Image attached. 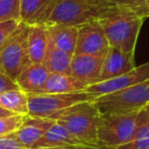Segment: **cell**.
I'll list each match as a JSON object with an SVG mask.
<instances>
[{"label": "cell", "instance_id": "obj_1", "mask_svg": "<svg viewBox=\"0 0 149 149\" xmlns=\"http://www.w3.org/2000/svg\"><path fill=\"white\" fill-rule=\"evenodd\" d=\"M143 19L144 17L130 7L116 5L98 22L110 47L125 53H134Z\"/></svg>", "mask_w": 149, "mask_h": 149}, {"label": "cell", "instance_id": "obj_2", "mask_svg": "<svg viewBox=\"0 0 149 149\" xmlns=\"http://www.w3.org/2000/svg\"><path fill=\"white\" fill-rule=\"evenodd\" d=\"M100 112L93 101H86L64 108L51 116V120L65 128L84 145H99L97 126Z\"/></svg>", "mask_w": 149, "mask_h": 149}, {"label": "cell", "instance_id": "obj_3", "mask_svg": "<svg viewBox=\"0 0 149 149\" xmlns=\"http://www.w3.org/2000/svg\"><path fill=\"white\" fill-rule=\"evenodd\" d=\"M114 6L109 0H57L45 26L61 24L80 27L99 21Z\"/></svg>", "mask_w": 149, "mask_h": 149}, {"label": "cell", "instance_id": "obj_4", "mask_svg": "<svg viewBox=\"0 0 149 149\" xmlns=\"http://www.w3.org/2000/svg\"><path fill=\"white\" fill-rule=\"evenodd\" d=\"M139 111L129 113H100L97 126L98 144L116 148L134 139L138 128Z\"/></svg>", "mask_w": 149, "mask_h": 149}, {"label": "cell", "instance_id": "obj_5", "mask_svg": "<svg viewBox=\"0 0 149 149\" xmlns=\"http://www.w3.org/2000/svg\"><path fill=\"white\" fill-rule=\"evenodd\" d=\"M93 102L101 114L140 111L149 104V81L102 95Z\"/></svg>", "mask_w": 149, "mask_h": 149}, {"label": "cell", "instance_id": "obj_6", "mask_svg": "<svg viewBox=\"0 0 149 149\" xmlns=\"http://www.w3.org/2000/svg\"><path fill=\"white\" fill-rule=\"evenodd\" d=\"M29 28V25L21 22L17 30L0 44V70L15 82L30 63L28 54Z\"/></svg>", "mask_w": 149, "mask_h": 149}, {"label": "cell", "instance_id": "obj_7", "mask_svg": "<svg viewBox=\"0 0 149 149\" xmlns=\"http://www.w3.org/2000/svg\"><path fill=\"white\" fill-rule=\"evenodd\" d=\"M29 113L35 118H49L56 112L70 107L74 104L86 101H93L96 97L88 92L76 93H30Z\"/></svg>", "mask_w": 149, "mask_h": 149}, {"label": "cell", "instance_id": "obj_8", "mask_svg": "<svg viewBox=\"0 0 149 149\" xmlns=\"http://www.w3.org/2000/svg\"><path fill=\"white\" fill-rule=\"evenodd\" d=\"M108 48L109 44L107 38L98 21L78 27V39L74 54L105 55Z\"/></svg>", "mask_w": 149, "mask_h": 149}, {"label": "cell", "instance_id": "obj_9", "mask_svg": "<svg viewBox=\"0 0 149 149\" xmlns=\"http://www.w3.org/2000/svg\"><path fill=\"white\" fill-rule=\"evenodd\" d=\"M146 81H149V61L140 66H135L132 70L118 78L88 86L85 92H88L97 98Z\"/></svg>", "mask_w": 149, "mask_h": 149}, {"label": "cell", "instance_id": "obj_10", "mask_svg": "<svg viewBox=\"0 0 149 149\" xmlns=\"http://www.w3.org/2000/svg\"><path fill=\"white\" fill-rule=\"evenodd\" d=\"M105 55L74 54L70 63V74L85 85L90 86L99 82Z\"/></svg>", "mask_w": 149, "mask_h": 149}, {"label": "cell", "instance_id": "obj_11", "mask_svg": "<svg viewBox=\"0 0 149 149\" xmlns=\"http://www.w3.org/2000/svg\"><path fill=\"white\" fill-rule=\"evenodd\" d=\"M134 68V53H125L109 46L104 57L102 72L98 83L123 76Z\"/></svg>", "mask_w": 149, "mask_h": 149}, {"label": "cell", "instance_id": "obj_12", "mask_svg": "<svg viewBox=\"0 0 149 149\" xmlns=\"http://www.w3.org/2000/svg\"><path fill=\"white\" fill-rule=\"evenodd\" d=\"M53 122L54 120L51 118H42L27 116L22 126L13 133H11V135L23 147L32 149L40 140V138L47 132Z\"/></svg>", "mask_w": 149, "mask_h": 149}, {"label": "cell", "instance_id": "obj_13", "mask_svg": "<svg viewBox=\"0 0 149 149\" xmlns=\"http://www.w3.org/2000/svg\"><path fill=\"white\" fill-rule=\"evenodd\" d=\"M57 0H21V22L29 26L46 25Z\"/></svg>", "mask_w": 149, "mask_h": 149}, {"label": "cell", "instance_id": "obj_14", "mask_svg": "<svg viewBox=\"0 0 149 149\" xmlns=\"http://www.w3.org/2000/svg\"><path fill=\"white\" fill-rule=\"evenodd\" d=\"M50 72L42 63L30 62L17 77V87L27 94L42 93Z\"/></svg>", "mask_w": 149, "mask_h": 149}, {"label": "cell", "instance_id": "obj_15", "mask_svg": "<svg viewBox=\"0 0 149 149\" xmlns=\"http://www.w3.org/2000/svg\"><path fill=\"white\" fill-rule=\"evenodd\" d=\"M48 38L55 47L74 56L78 39V27L68 25H48Z\"/></svg>", "mask_w": 149, "mask_h": 149}, {"label": "cell", "instance_id": "obj_16", "mask_svg": "<svg viewBox=\"0 0 149 149\" xmlns=\"http://www.w3.org/2000/svg\"><path fill=\"white\" fill-rule=\"evenodd\" d=\"M84 145L79 139L72 135L65 128L60 126L54 120L47 132L40 138L33 148H45V147H65ZM32 148V149H33Z\"/></svg>", "mask_w": 149, "mask_h": 149}, {"label": "cell", "instance_id": "obj_17", "mask_svg": "<svg viewBox=\"0 0 149 149\" xmlns=\"http://www.w3.org/2000/svg\"><path fill=\"white\" fill-rule=\"evenodd\" d=\"M48 46V32L45 25H32L28 34V54L30 62L42 63Z\"/></svg>", "mask_w": 149, "mask_h": 149}, {"label": "cell", "instance_id": "obj_18", "mask_svg": "<svg viewBox=\"0 0 149 149\" xmlns=\"http://www.w3.org/2000/svg\"><path fill=\"white\" fill-rule=\"evenodd\" d=\"M87 85L72 74H49L42 93H76L85 92Z\"/></svg>", "mask_w": 149, "mask_h": 149}, {"label": "cell", "instance_id": "obj_19", "mask_svg": "<svg viewBox=\"0 0 149 149\" xmlns=\"http://www.w3.org/2000/svg\"><path fill=\"white\" fill-rule=\"evenodd\" d=\"M72 56L66 52L58 49L51 43L48 38V46L43 64L50 74H70V63Z\"/></svg>", "mask_w": 149, "mask_h": 149}, {"label": "cell", "instance_id": "obj_20", "mask_svg": "<svg viewBox=\"0 0 149 149\" xmlns=\"http://www.w3.org/2000/svg\"><path fill=\"white\" fill-rule=\"evenodd\" d=\"M0 106L15 114L28 116L29 113L28 94L19 88L2 92L0 93Z\"/></svg>", "mask_w": 149, "mask_h": 149}, {"label": "cell", "instance_id": "obj_21", "mask_svg": "<svg viewBox=\"0 0 149 149\" xmlns=\"http://www.w3.org/2000/svg\"><path fill=\"white\" fill-rule=\"evenodd\" d=\"M113 149H149V118L144 109L139 111L138 128L134 139Z\"/></svg>", "mask_w": 149, "mask_h": 149}, {"label": "cell", "instance_id": "obj_22", "mask_svg": "<svg viewBox=\"0 0 149 149\" xmlns=\"http://www.w3.org/2000/svg\"><path fill=\"white\" fill-rule=\"evenodd\" d=\"M21 22V0H0V23Z\"/></svg>", "mask_w": 149, "mask_h": 149}, {"label": "cell", "instance_id": "obj_23", "mask_svg": "<svg viewBox=\"0 0 149 149\" xmlns=\"http://www.w3.org/2000/svg\"><path fill=\"white\" fill-rule=\"evenodd\" d=\"M27 116H15L0 118V136L9 135L19 128Z\"/></svg>", "mask_w": 149, "mask_h": 149}, {"label": "cell", "instance_id": "obj_24", "mask_svg": "<svg viewBox=\"0 0 149 149\" xmlns=\"http://www.w3.org/2000/svg\"><path fill=\"white\" fill-rule=\"evenodd\" d=\"M19 23L21 22L17 21H5L0 23V44L17 30Z\"/></svg>", "mask_w": 149, "mask_h": 149}, {"label": "cell", "instance_id": "obj_25", "mask_svg": "<svg viewBox=\"0 0 149 149\" xmlns=\"http://www.w3.org/2000/svg\"><path fill=\"white\" fill-rule=\"evenodd\" d=\"M0 149H27L23 147L11 134L0 136Z\"/></svg>", "mask_w": 149, "mask_h": 149}, {"label": "cell", "instance_id": "obj_26", "mask_svg": "<svg viewBox=\"0 0 149 149\" xmlns=\"http://www.w3.org/2000/svg\"><path fill=\"white\" fill-rule=\"evenodd\" d=\"M17 85L13 80H11L8 76L4 74L2 70H0V93H2L7 90L17 89Z\"/></svg>", "mask_w": 149, "mask_h": 149}, {"label": "cell", "instance_id": "obj_27", "mask_svg": "<svg viewBox=\"0 0 149 149\" xmlns=\"http://www.w3.org/2000/svg\"><path fill=\"white\" fill-rule=\"evenodd\" d=\"M109 1H111L113 4L118 5V6L130 7L133 10L136 11L144 4L146 0H109Z\"/></svg>", "mask_w": 149, "mask_h": 149}, {"label": "cell", "instance_id": "obj_28", "mask_svg": "<svg viewBox=\"0 0 149 149\" xmlns=\"http://www.w3.org/2000/svg\"><path fill=\"white\" fill-rule=\"evenodd\" d=\"M136 13H139V15L143 17H149V0H146L144 4H143L139 9H137Z\"/></svg>", "mask_w": 149, "mask_h": 149}, {"label": "cell", "instance_id": "obj_29", "mask_svg": "<svg viewBox=\"0 0 149 149\" xmlns=\"http://www.w3.org/2000/svg\"><path fill=\"white\" fill-rule=\"evenodd\" d=\"M77 149H112V148H108V147L101 146V145H80V146H77Z\"/></svg>", "mask_w": 149, "mask_h": 149}, {"label": "cell", "instance_id": "obj_30", "mask_svg": "<svg viewBox=\"0 0 149 149\" xmlns=\"http://www.w3.org/2000/svg\"><path fill=\"white\" fill-rule=\"evenodd\" d=\"M15 116V114L0 106V118H6V116Z\"/></svg>", "mask_w": 149, "mask_h": 149}, {"label": "cell", "instance_id": "obj_31", "mask_svg": "<svg viewBox=\"0 0 149 149\" xmlns=\"http://www.w3.org/2000/svg\"><path fill=\"white\" fill-rule=\"evenodd\" d=\"M33 149H77V146H65V147H45V148H33Z\"/></svg>", "mask_w": 149, "mask_h": 149}, {"label": "cell", "instance_id": "obj_32", "mask_svg": "<svg viewBox=\"0 0 149 149\" xmlns=\"http://www.w3.org/2000/svg\"><path fill=\"white\" fill-rule=\"evenodd\" d=\"M143 109L145 110V111H146V113H147V116H148V118H149V104H147L146 106H145L144 108H143Z\"/></svg>", "mask_w": 149, "mask_h": 149}]
</instances>
